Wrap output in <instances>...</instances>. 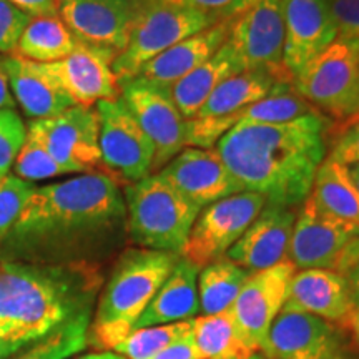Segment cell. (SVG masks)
<instances>
[{
    "instance_id": "45",
    "label": "cell",
    "mask_w": 359,
    "mask_h": 359,
    "mask_svg": "<svg viewBox=\"0 0 359 359\" xmlns=\"http://www.w3.org/2000/svg\"><path fill=\"white\" fill-rule=\"evenodd\" d=\"M29 344L32 343H29L19 331L6 325H0V359H7L12 354L22 351Z\"/></svg>"
},
{
    "instance_id": "37",
    "label": "cell",
    "mask_w": 359,
    "mask_h": 359,
    "mask_svg": "<svg viewBox=\"0 0 359 359\" xmlns=\"http://www.w3.org/2000/svg\"><path fill=\"white\" fill-rule=\"evenodd\" d=\"M27 138V125L15 110H0V180L11 173Z\"/></svg>"
},
{
    "instance_id": "23",
    "label": "cell",
    "mask_w": 359,
    "mask_h": 359,
    "mask_svg": "<svg viewBox=\"0 0 359 359\" xmlns=\"http://www.w3.org/2000/svg\"><path fill=\"white\" fill-rule=\"evenodd\" d=\"M230 24L231 22H222L203 32L182 40L170 47L168 50L151 58L148 64L138 70L135 77L173 87L180 80L185 79L190 72L203 65L223 47L228 40V34H230Z\"/></svg>"
},
{
    "instance_id": "13",
    "label": "cell",
    "mask_w": 359,
    "mask_h": 359,
    "mask_svg": "<svg viewBox=\"0 0 359 359\" xmlns=\"http://www.w3.org/2000/svg\"><path fill=\"white\" fill-rule=\"evenodd\" d=\"M120 98L154 143V173L160 172L187 148L185 118L173 100L172 87L135 77L120 83Z\"/></svg>"
},
{
    "instance_id": "27",
    "label": "cell",
    "mask_w": 359,
    "mask_h": 359,
    "mask_svg": "<svg viewBox=\"0 0 359 359\" xmlns=\"http://www.w3.org/2000/svg\"><path fill=\"white\" fill-rule=\"evenodd\" d=\"M278 83L269 74L259 70H243L226 79L215 88L196 116L240 115L246 107L268 95Z\"/></svg>"
},
{
    "instance_id": "49",
    "label": "cell",
    "mask_w": 359,
    "mask_h": 359,
    "mask_svg": "<svg viewBox=\"0 0 359 359\" xmlns=\"http://www.w3.org/2000/svg\"><path fill=\"white\" fill-rule=\"evenodd\" d=\"M348 168H349V173H351V178H353L354 185H356L358 190H359V163L351 165V167H348Z\"/></svg>"
},
{
    "instance_id": "35",
    "label": "cell",
    "mask_w": 359,
    "mask_h": 359,
    "mask_svg": "<svg viewBox=\"0 0 359 359\" xmlns=\"http://www.w3.org/2000/svg\"><path fill=\"white\" fill-rule=\"evenodd\" d=\"M37 187L35 183L22 180L13 173H8L0 180V241L15 224Z\"/></svg>"
},
{
    "instance_id": "39",
    "label": "cell",
    "mask_w": 359,
    "mask_h": 359,
    "mask_svg": "<svg viewBox=\"0 0 359 359\" xmlns=\"http://www.w3.org/2000/svg\"><path fill=\"white\" fill-rule=\"evenodd\" d=\"M30 20L32 17L13 7L8 0H0V55H11Z\"/></svg>"
},
{
    "instance_id": "22",
    "label": "cell",
    "mask_w": 359,
    "mask_h": 359,
    "mask_svg": "<svg viewBox=\"0 0 359 359\" xmlns=\"http://www.w3.org/2000/svg\"><path fill=\"white\" fill-rule=\"evenodd\" d=\"M4 64L13 100L30 120L52 118L75 105L45 64L15 55H4Z\"/></svg>"
},
{
    "instance_id": "24",
    "label": "cell",
    "mask_w": 359,
    "mask_h": 359,
    "mask_svg": "<svg viewBox=\"0 0 359 359\" xmlns=\"http://www.w3.org/2000/svg\"><path fill=\"white\" fill-rule=\"evenodd\" d=\"M198 266L180 257L172 273L135 323L133 330L188 321L198 316Z\"/></svg>"
},
{
    "instance_id": "48",
    "label": "cell",
    "mask_w": 359,
    "mask_h": 359,
    "mask_svg": "<svg viewBox=\"0 0 359 359\" xmlns=\"http://www.w3.org/2000/svg\"><path fill=\"white\" fill-rule=\"evenodd\" d=\"M348 331H351L353 338H354V341H356L358 346H359V308L354 309V313H353L351 320H349Z\"/></svg>"
},
{
    "instance_id": "7",
    "label": "cell",
    "mask_w": 359,
    "mask_h": 359,
    "mask_svg": "<svg viewBox=\"0 0 359 359\" xmlns=\"http://www.w3.org/2000/svg\"><path fill=\"white\" fill-rule=\"evenodd\" d=\"M293 87L327 118L359 115V43L336 39L293 79Z\"/></svg>"
},
{
    "instance_id": "44",
    "label": "cell",
    "mask_w": 359,
    "mask_h": 359,
    "mask_svg": "<svg viewBox=\"0 0 359 359\" xmlns=\"http://www.w3.org/2000/svg\"><path fill=\"white\" fill-rule=\"evenodd\" d=\"M8 2L32 19L58 15V0H8Z\"/></svg>"
},
{
    "instance_id": "43",
    "label": "cell",
    "mask_w": 359,
    "mask_h": 359,
    "mask_svg": "<svg viewBox=\"0 0 359 359\" xmlns=\"http://www.w3.org/2000/svg\"><path fill=\"white\" fill-rule=\"evenodd\" d=\"M151 359H201V354L195 346V341L191 338V333L183 336L172 346L165 348L163 351L155 354Z\"/></svg>"
},
{
    "instance_id": "29",
    "label": "cell",
    "mask_w": 359,
    "mask_h": 359,
    "mask_svg": "<svg viewBox=\"0 0 359 359\" xmlns=\"http://www.w3.org/2000/svg\"><path fill=\"white\" fill-rule=\"evenodd\" d=\"M77 40L60 17H35L22 32L11 55L35 64H52L74 52Z\"/></svg>"
},
{
    "instance_id": "46",
    "label": "cell",
    "mask_w": 359,
    "mask_h": 359,
    "mask_svg": "<svg viewBox=\"0 0 359 359\" xmlns=\"http://www.w3.org/2000/svg\"><path fill=\"white\" fill-rule=\"evenodd\" d=\"M15 105L17 103L11 92L6 64H4V55H0V110H13Z\"/></svg>"
},
{
    "instance_id": "42",
    "label": "cell",
    "mask_w": 359,
    "mask_h": 359,
    "mask_svg": "<svg viewBox=\"0 0 359 359\" xmlns=\"http://www.w3.org/2000/svg\"><path fill=\"white\" fill-rule=\"evenodd\" d=\"M334 271H338L348 283L354 308H359V236L349 241L336 263Z\"/></svg>"
},
{
    "instance_id": "32",
    "label": "cell",
    "mask_w": 359,
    "mask_h": 359,
    "mask_svg": "<svg viewBox=\"0 0 359 359\" xmlns=\"http://www.w3.org/2000/svg\"><path fill=\"white\" fill-rule=\"evenodd\" d=\"M93 313H85L15 353L12 359H69L88 346Z\"/></svg>"
},
{
    "instance_id": "38",
    "label": "cell",
    "mask_w": 359,
    "mask_h": 359,
    "mask_svg": "<svg viewBox=\"0 0 359 359\" xmlns=\"http://www.w3.org/2000/svg\"><path fill=\"white\" fill-rule=\"evenodd\" d=\"M327 158L346 167L359 163V115L339 122V125L334 123L330 137Z\"/></svg>"
},
{
    "instance_id": "28",
    "label": "cell",
    "mask_w": 359,
    "mask_h": 359,
    "mask_svg": "<svg viewBox=\"0 0 359 359\" xmlns=\"http://www.w3.org/2000/svg\"><path fill=\"white\" fill-rule=\"evenodd\" d=\"M191 338L201 359H246L257 353L241 336L230 309L193 318Z\"/></svg>"
},
{
    "instance_id": "26",
    "label": "cell",
    "mask_w": 359,
    "mask_h": 359,
    "mask_svg": "<svg viewBox=\"0 0 359 359\" xmlns=\"http://www.w3.org/2000/svg\"><path fill=\"white\" fill-rule=\"evenodd\" d=\"M309 196L321 212L359 226V190L346 165L326 156L318 168Z\"/></svg>"
},
{
    "instance_id": "20",
    "label": "cell",
    "mask_w": 359,
    "mask_h": 359,
    "mask_svg": "<svg viewBox=\"0 0 359 359\" xmlns=\"http://www.w3.org/2000/svg\"><path fill=\"white\" fill-rule=\"evenodd\" d=\"M283 309L321 318L348 331L354 303L348 283L334 269H298Z\"/></svg>"
},
{
    "instance_id": "47",
    "label": "cell",
    "mask_w": 359,
    "mask_h": 359,
    "mask_svg": "<svg viewBox=\"0 0 359 359\" xmlns=\"http://www.w3.org/2000/svg\"><path fill=\"white\" fill-rule=\"evenodd\" d=\"M75 359H127V358L120 356V354L115 351H95V353L82 354V356H79Z\"/></svg>"
},
{
    "instance_id": "15",
    "label": "cell",
    "mask_w": 359,
    "mask_h": 359,
    "mask_svg": "<svg viewBox=\"0 0 359 359\" xmlns=\"http://www.w3.org/2000/svg\"><path fill=\"white\" fill-rule=\"evenodd\" d=\"M298 271L291 262L250 273L230 313L253 351L262 353L268 333L288 299L290 285Z\"/></svg>"
},
{
    "instance_id": "31",
    "label": "cell",
    "mask_w": 359,
    "mask_h": 359,
    "mask_svg": "<svg viewBox=\"0 0 359 359\" xmlns=\"http://www.w3.org/2000/svg\"><path fill=\"white\" fill-rule=\"evenodd\" d=\"M321 111L296 92L293 82H278L262 100L240 111L241 125L288 123L303 116L320 115Z\"/></svg>"
},
{
    "instance_id": "21",
    "label": "cell",
    "mask_w": 359,
    "mask_h": 359,
    "mask_svg": "<svg viewBox=\"0 0 359 359\" xmlns=\"http://www.w3.org/2000/svg\"><path fill=\"white\" fill-rule=\"evenodd\" d=\"M45 67L75 105L93 107L120 97V83L111 70V62L79 42L74 52Z\"/></svg>"
},
{
    "instance_id": "5",
    "label": "cell",
    "mask_w": 359,
    "mask_h": 359,
    "mask_svg": "<svg viewBox=\"0 0 359 359\" xmlns=\"http://www.w3.org/2000/svg\"><path fill=\"white\" fill-rule=\"evenodd\" d=\"M122 191L128 240L138 248L182 255L201 208L160 173L123 185Z\"/></svg>"
},
{
    "instance_id": "50",
    "label": "cell",
    "mask_w": 359,
    "mask_h": 359,
    "mask_svg": "<svg viewBox=\"0 0 359 359\" xmlns=\"http://www.w3.org/2000/svg\"><path fill=\"white\" fill-rule=\"evenodd\" d=\"M246 359H268V358L264 356L263 353H255V354H251V356L246 358Z\"/></svg>"
},
{
    "instance_id": "25",
    "label": "cell",
    "mask_w": 359,
    "mask_h": 359,
    "mask_svg": "<svg viewBox=\"0 0 359 359\" xmlns=\"http://www.w3.org/2000/svg\"><path fill=\"white\" fill-rule=\"evenodd\" d=\"M243 70L245 65L241 64L240 57L236 55V52L228 42H224L223 47L212 58H208L203 65L190 72L185 79H182L172 87L173 100L183 118H195L205 102L215 92V88L226 79Z\"/></svg>"
},
{
    "instance_id": "30",
    "label": "cell",
    "mask_w": 359,
    "mask_h": 359,
    "mask_svg": "<svg viewBox=\"0 0 359 359\" xmlns=\"http://www.w3.org/2000/svg\"><path fill=\"white\" fill-rule=\"evenodd\" d=\"M248 276V269L241 268L226 257L201 268L198 273L200 313L217 314L228 311Z\"/></svg>"
},
{
    "instance_id": "41",
    "label": "cell",
    "mask_w": 359,
    "mask_h": 359,
    "mask_svg": "<svg viewBox=\"0 0 359 359\" xmlns=\"http://www.w3.org/2000/svg\"><path fill=\"white\" fill-rule=\"evenodd\" d=\"M331 12L338 37L359 43V0H331Z\"/></svg>"
},
{
    "instance_id": "19",
    "label": "cell",
    "mask_w": 359,
    "mask_h": 359,
    "mask_svg": "<svg viewBox=\"0 0 359 359\" xmlns=\"http://www.w3.org/2000/svg\"><path fill=\"white\" fill-rule=\"evenodd\" d=\"M298 208L266 201L248 230L228 250L226 258L250 273L288 262Z\"/></svg>"
},
{
    "instance_id": "12",
    "label": "cell",
    "mask_w": 359,
    "mask_h": 359,
    "mask_svg": "<svg viewBox=\"0 0 359 359\" xmlns=\"http://www.w3.org/2000/svg\"><path fill=\"white\" fill-rule=\"evenodd\" d=\"M228 45L245 70L269 74L278 82H293L285 67V20L281 0H255L230 24Z\"/></svg>"
},
{
    "instance_id": "18",
    "label": "cell",
    "mask_w": 359,
    "mask_h": 359,
    "mask_svg": "<svg viewBox=\"0 0 359 359\" xmlns=\"http://www.w3.org/2000/svg\"><path fill=\"white\" fill-rule=\"evenodd\" d=\"M285 67L291 80L338 39L331 0H281Z\"/></svg>"
},
{
    "instance_id": "16",
    "label": "cell",
    "mask_w": 359,
    "mask_h": 359,
    "mask_svg": "<svg viewBox=\"0 0 359 359\" xmlns=\"http://www.w3.org/2000/svg\"><path fill=\"white\" fill-rule=\"evenodd\" d=\"M359 236V226L321 212L311 196L299 206L288 262L296 269H334L349 241Z\"/></svg>"
},
{
    "instance_id": "33",
    "label": "cell",
    "mask_w": 359,
    "mask_h": 359,
    "mask_svg": "<svg viewBox=\"0 0 359 359\" xmlns=\"http://www.w3.org/2000/svg\"><path fill=\"white\" fill-rule=\"evenodd\" d=\"M193 320L148 326L133 330L127 338L116 344L114 351L127 359H151L155 354L172 346L183 336L191 333Z\"/></svg>"
},
{
    "instance_id": "6",
    "label": "cell",
    "mask_w": 359,
    "mask_h": 359,
    "mask_svg": "<svg viewBox=\"0 0 359 359\" xmlns=\"http://www.w3.org/2000/svg\"><path fill=\"white\" fill-rule=\"evenodd\" d=\"M217 25L212 17L173 2L148 0L135 22L125 50L111 64L118 83L132 80L151 58L191 35Z\"/></svg>"
},
{
    "instance_id": "36",
    "label": "cell",
    "mask_w": 359,
    "mask_h": 359,
    "mask_svg": "<svg viewBox=\"0 0 359 359\" xmlns=\"http://www.w3.org/2000/svg\"><path fill=\"white\" fill-rule=\"evenodd\" d=\"M240 115L195 116L185 120V145L191 148H215L218 142L235 127Z\"/></svg>"
},
{
    "instance_id": "40",
    "label": "cell",
    "mask_w": 359,
    "mask_h": 359,
    "mask_svg": "<svg viewBox=\"0 0 359 359\" xmlns=\"http://www.w3.org/2000/svg\"><path fill=\"white\" fill-rule=\"evenodd\" d=\"M173 2L205 13L217 24H222V22L235 20L255 0H173Z\"/></svg>"
},
{
    "instance_id": "9",
    "label": "cell",
    "mask_w": 359,
    "mask_h": 359,
    "mask_svg": "<svg viewBox=\"0 0 359 359\" xmlns=\"http://www.w3.org/2000/svg\"><path fill=\"white\" fill-rule=\"evenodd\" d=\"M95 109L100 122L98 145L102 172L114 177L122 187L154 173V143L122 98L98 102Z\"/></svg>"
},
{
    "instance_id": "8",
    "label": "cell",
    "mask_w": 359,
    "mask_h": 359,
    "mask_svg": "<svg viewBox=\"0 0 359 359\" xmlns=\"http://www.w3.org/2000/svg\"><path fill=\"white\" fill-rule=\"evenodd\" d=\"M148 0H58V17L80 45L114 60Z\"/></svg>"
},
{
    "instance_id": "14",
    "label": "cell",
    "mask_w": 359,
    "mask_h": 359,
    "mask_svg": "<svg viewBox=\"0 0 359 359\" xmlns=\"http://www.w3.org/2000/svg\"><path fill=\"white\" fill-rule=\"evenodd\" d=\"M268 359H359L346 330L302 311L283 309L262 351Z\"/></svg>"
},
{
    "instance_id": "1",
    "label": "cell",
    "mask_w": 359,
    "mask_h": 359,
    "mask_svg": "<svg viewBox=\"0 0 359 359\" xmlns=\"http://www.w3.org/2000/svg\"><path fill=\"white\" fill-rule=\"evenodd\" d=\"M127 238L122 185L92 172L35 188L0 241V262L102 266Z\"/></svg>"
},
{
    "instance_id": "3",
    "label": "cell",
    "mask_w": 359,
    "mask_h": 359,
    "mask_svg": "<svg viewBox=\"0 0 359 359\" xmlns=\"http://www.w3.org/2000/svg\"><path fill=\"white\" fill-rule=\"evenodd\" d=\"M102 281L98 266L0 262V325L35 343L93 313Z\"/></svg>"
},
{
    "instance_id": "2",
    "label": "cell",
    "mask_w": 359,
    "mask_h": 359,
    "mask_svg": "<svg viewBox=\"0 0 359 359\" xmlns=\"http://www.w3.org/2000/svg\"><path fill=\"white\" fill-rule=\"evenodd\" d=\"M333 128V120L323 114L276 125L236 123L217 150L245 191L299 208L326 160Z\"/></svg>"
},
{
    "instance_id": "34",
    "label": "cell",
    "mask_w": 359,
    "mask_h": 359,
    "mask_svg": "<svg viewBox=\"0 0 359 359\" xmlns=\"http://www.w3.org/2000/svg\"><path fill=\"white\" fill-rule=\"evenodd\" d=\"M13 175L27 182H42L62 177L64 170L57 165L42 142L32 133L27 132V138L22 145L19 155L13 161Z\"/></svg>"
},
{
    "instance_id": "11",
    "label": "cell",
    "mask_w": 359,
    "mask_h": 359,
    "mask_svg": "<svg viewBox=\"0 0 359 359\" xmlns=\"http://www.w3.org/2000/svg\"><path fill=\"white\" fill-rule=\"evenodd\" d=\"M27 132L43 143L65 175L102 172L95 105H74L52 118L30 120Z\"/></svg>"
},
{
    "instance_id": "17",
    "label": "cell",
    "mask_w": 359,
    "mask_h": 359,
    "mask_svg": "<svg viewBox=\"0 0 359 359\" xmlns=\"http://www.w3.org/2000/svg\"><path fill=\"white\" fill-rule=\"evenodd\" d=\"M156 173L198 208L245 191L217 148H183Z\"/></svg>"
},
{
    "instance_id": "4",
    "label": "cell",
    "mask_w": 359,
    "mask_h": 359,
    "mask_svg": "<svg viewBox=\"0 0 359 359\" xmlns=\"http://www.w3.org/2000/svg\"><path fill=\"white\" fill-rule=\"evenodd\" d=\"M182 255L148 248H127L118 255L109 280L98 294L88 330V344L97 351H114L132 333Z\"/></svg>"
},
{
    "instance_id": "10",
    "label": "cell",
    "mask_w": 359,
    "mask_h": 359,
    "mask_svg": "<svg viewBox=\"0 0 359 359\" xmlns=\"http://www.w3.org/2000/svg\"><path fill=\"white\" fill-rule=\"evenodd\" d=\"M266 201L259 193L241 191L201 208L182 257L200 269L226 257L228 250L248 230Z\"/></svg>"
}]
</instances>
